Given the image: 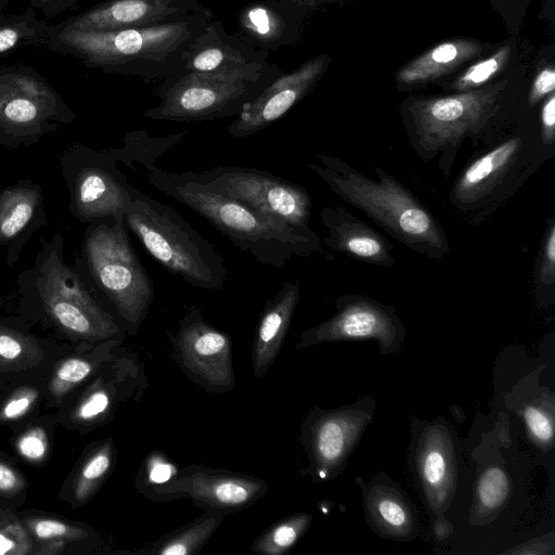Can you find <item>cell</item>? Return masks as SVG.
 <instances>
[{
	"instance_id": "obj_44",
	"label": "cell",
	"mask_w": 555,
	"mask_h": 555,
	"mask_svg": "<svg viewBox=\"0 0 555 555\" xmlns=\"http://www.w3.org/2000/svg\"><path fill=\"white\" fill-rule=\"evenodd\" d=\"M541 141L543 144H553L555 141V94L546 96L541 109Z\"/></svg>"
},
{
	"instance_id": "obj_34",
	"label": "cell",
	"mask_w": 555,
	"mask_h": 555,
	"mask_svg": "<svg viewBox=\"0 0 555 555\" xmlns=\"http://www.w3.org/2000/svg\"><path fill=\"white\" fill-rule=\"evenodd\" d=\"M511 54L509 46L501 47L487 59L473 64L463 72L453 81L452 89L461 92L483 87L506 66Z\"/></svg>"
},
{
	"instance_id": "obj_42",
	"label": "cell",
	"mask_w": 555,
	"mask_h": 555,
	"mask_svg": "<svg viewBox=\"0 0 555 555\" xmlns=\"http://www.w3.org/2000/svg\"><path fill=\"white\" fill-rule=\"evenodd\" d=\"M36 393L34 390H22L16 392L8 400L1 411V416L5 420H16L28 412L35 402Z\"/></svg>"
},
{
	"instance_id": "obj_29",
	"label": "cell",
	"mask_w": 555,
	"mask_h": 555,
	"mask_svg": "<svg viewBox=\"0 0 555 555\" xmlns=\"http://www.w3.org/2000/svg\"><path fill=\"white\" fill-rule=\"evenodd\" d=\"M311 521L312 516L305 512L280 519L255 539L251 550L260 555H283L294 547Z\"/></svg>"
},
{
	"instance_id": "obj_28",
	"label": "cell",
	"mask_w": 555,
	"mask_h": 555,
	"mask_svg": "<svg viewBox=\"0 0 555 555\" xmlns=\"http://www.w3.org/2000/svg\"><path fill=\"white\" fill-rule=\"evenodd\" d=\"M50 24L27 8L21 14H0V59L26 47L46 48Z\"/></svg>"
},
{
	"instance_id": "obj_16",
	"label": "cell",
	"mask_w": 555,
	"mask_h": 555,
	"mask_svg": "<svg viewBox=\"0 0 555 555\" xmlns=\"http://www.w3.org/2000/svg\"><path fill=\"white\" fill-rule=\"evenodd\" d=\"M152 489L157 495L188 496L206 511L229 514L255 504L266 495L269 486L257 477L220 468L189 465L178 469L168 482Z\"/></svg>"
},
{
	"instance_id": "obj_47",
	"label": "cell",
	"mask_w": 555,
	"mask_h": 555,
	"mask_svg": "<svg viewBox=\"0 0 555 555\" xmlns=\"http://www.w3.org/2000/svg\"><path fill=\"white\" fill-rule=\"evenodd\" d=\"M81 0H29L35 10H39L46 17L54 18L65 11L74 8Z\"/></svg>"
},
{
	"instance_id": "obj_11",
	"label": "cell",
	"mask_w": 555,
	"mask_h": 555,
	"mask_svg": "<svg viewBox=\"0 0 555 555\" xmlns=\"http://www.w3.org/2000/svg\"><path fill=\"white\" fill-rule=\"evenodd\" d=\"M184 173L212 191L289 224L309 228L312 199L301 185L266 170L243 166H218L202 172Z\"/></svg>"
},
{
	"instance_id": "obj_2",
	"label": "cell",
	"mask_w": 555,
	"mask_h": 555,
	"mask_svg": "<svg viewBox=\"0 0 555 555\" xmlns=\"http://www.w3.org/2000/svg\"><path fill=\"white\" fill-rule=\"evenodd\" d=\"M146 179L156 190L206 219L234 246L259 263L282 269L293 258H307L321 250L319 235L212 191L182 173H172L146 163Z\"/></svg>"
},
{
	"instance_id": "obj_19",
	"label": "cell",
	"mask_w": 555,
	"mask_h": 555,
	"mask_svg": "<svg viewBox=\"0 0 555 555\" xmlns=\"http://www.w3.org/2000/svg\"><path fill=\"white\" fill-rule=\"evenodd\" d=\"M268 57V51L256 48L238 34L227 33L221 22L211 20L185 53L182 70L255 74L270 64Z\"/></svg>"
},
{
	"instance_id": "obj_30",
	"label": "cell",
	"mask_w": 555,
	"mask_h": 555,
	"mask_svg": "<svg viewBox=\"0 0 555 555\" xmlns=\"http://www.w3.org/2000/svg\"><path fill=\"white\" fill-rule=\"evenodd\" d=\"M184 134L181 132L166 137H150L143 130L131 131L125 135L122 146L115 149V152L119 163L134 171V163L140 166L155 163L158 157L177 145Z\"/></svg>"
},
{
	"instance_id": "obj_46",
	"label": "cell",
	"mask_w": 555,
	"mask_h": 555,
	"mask_svg": "<svg viewBox=\"0 0 555 555\" xmlns=\"http://www.w3.org/2000/svg\"><path fill=\"white\" fill-rule=\"evenodd\" d=\"M24 487L25 482L20 473L0 459V494H17Z\"/></svg>"
},
{
	"instance_id": "obj_49",
	"label": "cell",
	"mask_w": 555,
	"mask_h": 555,
	"mask_svg": "<svg viewBox=\"0 0 555 555\" xmlns=\"http://www.w3.org/2000/svg\"><path fill=\"white\" fill-rule=\"evenodd\" d=\"M289 1H293L296 4L301 5V7L306 8V9H308V8L314 7V5L319 4V3L326 2L327 0H289Z\"/></svg>"
},
{
	"instance_id": "obj_8",
	"label": "cell",
	"mask_w": 555,
	"mask_h": 555,
	"mask_svg": "<svg viewBox=\"0 0 555 555\" xmlns=\"http://www.w3.org/2000/svg\"><path fill=\"white\" fill-rule=\"evenodd\" d=\"M282 73L272 63L255 74L181 70L162 80L156 90L160 102L144 111L143 117L165 121L228 118L237 115Z\"/></svg>"
},
{
	"instance_id": "obj_39",
	"label": "cell",
	"mask_w": 555,
	"mask_h": 555,
	"mask_svg": "<svg viewBox=\"0 0 555 555\" xmlns=\"http://www.w3.org/2000/svg\"><path fill=\"white\" fill-rule=\"evenodd\" d=\"M30 541L15 520H0V555L28 553Z\"/></svg>"
},
{
	"instance_id": "obj_15",
	"label": "cell",
	"mask_w": 555,
	"mask_h": 555,
	"mask_svg": "<svg viewBox=\"0 0 555 555\" xmlns=\"http://www.w3.org/2000/svg\"><path fill=\"white\" fill-rule=\"evenodd\" d=\"M409 461L429 513L444 515L459 479V449L451 426L441 417L415 421Z\"/></svg>"
},
{
	"instance_id": "obj_21",
	"label": "cell",
	"mask_w": 555,
	"mask_h": 555,
	"mask_svg": "<svg viewBox=\"0 0 555 555\" xmlns=\"http://www.w3.org/2000/svg\"><path fill=\"white\" fill-rule=\"evenodd\" d=\"M320 217L327 232L324 243L332 250L370 264H395L390 242L344 206H324Z\"/></svg>"
},
{
	"instance_id": "obj_9",
	"label": "cell",
	"mask_w": 555,
	"mask_h": 555,
	"mask_svg": "<svg viewBox=\"0 0 555 555\" xmlns=\"http://www.w3.org/2000/svg\"><path fill=\"white\" fill-rule=\"evenodd\" d=\"M74 118L69 105L38 70L21 63L0 66V144H33Z\"/></svg>"
},
{
	"instance_id": "obj_4",
	"label": "cell",
	"mask_w": 555,
	"mask_h": 555,
	"mask_svg": "<svg viewBox=\"0 0 555 555\" xmlns=\"http://www.w3.org/2000/svg\"><path fill=\"white\" fill-rule=\"evenodd\" d=\"M127 228L165 269L190 285L208 291L223 288L228 270L222 256L172 207L127 185Z\"/></svg>"
},
{
	"instance_id": "obj_43",
	"label": "cell",
	"mask_w": 555,
	"mask_h": 555,
	"mask_svg": "<svg viewBox=\"0 0 555 555\" xmlns=\"http://www.w3.org/2000/svg\"><path fill=\"white\" fill-rule=\"evenodd\" d=\"M25 339L16 332L0 326V359L3 361H14L18 359L24 351Z\"/></svg>"
},
{
	"instance_id": "obj_22",
	"label": "cell",
	"mask_w": 555,
	"mask_h": 555,
	"mask_svg": "<svg viewBox=\"0 0 555 555\" xmlns=\"http://www.w3.org/2000/svg\"><path fill=\"white\" fill-rule=\"evenodd\" d=\"M305 9L289 0L253 1L237 14V34L268 52L295 44L300 38V18Z\"/></svg>"
},
{
	"instance_id": "obj_24",
	"label": "cell",
	"mask_w": 555,
	"mask_h": 555,
	"mask_svg": "<svg viewBox=\"0 0 555 555\" xmlns=\"http://www.w3.org/2000/svg\"><path fill=\"white\" fill-rule=\"evenodd\" d=\"M46 223L43 194L39 185L24 181L0 190V247L10 248L13 267L23 243Z\"/></svg>"
},
{
	"instance_id": "obj_36",
	"label": "cell",
	"mask_w": 555,
	"mask_h": 555,
	"mask_svg": "<svg viewBox=\"0 0 555 555\" xmlns=\"http://www.w3.org/2000/svg\"><path fill=\"white\" fill-rule=\"evenodd\" d=\"M115 393L116 389L111 390L109 385L98 384L77 406L76 418L81 423H93L105 416L112 408Z\"/></svg>"
},
{
	"instance_id": "obj_35",
	"label": "cell",
	"mask_w": 555,
	"mask_h": 555,
	"mask_svg": "<svg viewBox=\"0 0 555 555\" xmlns=\"http://www.w3.org/2000/svg\"><path fill=\"white\" fill-rule=\"evenodd\" d=\"M26 522V521H25ZM27 528L38 541L64 544V541L78 540L86 534L80 528L73 527L62 520L47 517L28 519Z\"/></svg>"
},
{
	"instance_id": "obj_37",
	"label": "cell",
	"mask_w": 555,
	"mask_h": 555,
	"mask_svg": "<svg viewBox=\"0 0 555 555\" xmlns=\"http://www.w3.org/2000/svg\"><path fill=\"white\" fill-rule=\"evenodd\" d=\"M535 283L539 291L550 287L555 283V221L552 218L545 231L540 250Z\"/></svg>"
},
{
	"instance_id": "obj_38",
	"label": "cell",
	"mask_w": 555,
	"mask_h": 555,
	"mask_svg": "<svg viewBox=\"0 0 555 555\" xmlns=\"http://www.w3.org/2000/svg\"><path fill=\"white\" fill-rule=\"evenodd\" d=\"M92 370V363L86 359H67L57 367L53 385L59 390L68 389L86 379Z\"/></svg>"
},
{
	"instance_id": "obj_10",
	"label": "cell",
	"mask_w": 555,
	"mask_h": 555,
	"mask_svg": "<svg viewBox=\"0 0 555 555\" xmlns=\"http://www.w3.org/2000/svg\"><path fill=\"white\" fill-rule=\"evenodd\" d=\"M115 149L94 151L77 144L61 160L72 214L82 222L125 221L129 181L117 167Z\"/></svg>"
},
{
	"instance_id": "obj_40",
	"label": "cell",
	"mask_w": 555,
	"mask_h": 555,
	"mask_svg": "<svg viewBox=\"0 0 555 555\" xmlns=\"http://www.w3.org/2000/svg\"><path fill=\"white\" fill-rule=\"evenodd\" d=\"M17 452L28 461H40L48 450V440L44 431L33 428L24 433L16 442Z\"/></svg>"
},
{
	"instance_id": "obj_17",
	"label": "cell",
	"mask_w": 555,
	"mask_h": 555,
	"mask_svg": "<svg viewBox=\"0 0 555 555\" xmlns=\"http://www.w3.org/2000/svg\"><path fill=\"white\" fill-rule=\"evenodd\" d=\"M330 62L327 54H321L292 72L282 73L243 106L227 127L228 133L234 138H246L280 119L317 86Z\"/></svg>"
},
{
	"instance_id": "obj_18",
	"label": "cell",
	"mask_w": 555,
	"mask_h": 555,
	"mask_svg": "<svg viewBox=\"0 0 555 555\" xmlns=\"http://www.w3.org/2000/svg\"><path fill=\"white\" fill-rule=\"evenodd\" d=\"M193 14L214 15L197 0H105L56 25L93 31L120 30L156 26Z\"/></svg>"
},
{
	"instance_id": "obj_3",
	"label": "cell",
	"mask_w": 555,
	"mask_h": 555,
	"mask_svg": "<svg viewBox=\"0 0 555 555\" xmlns=\"http://www.w3.org/2000/svg\"><path fill=\"white\" fill-rule=\"evenodd\" d=\"M309 168L343 201L361 210L405 247L428 258L449 253L447 235L417 197L400 181L374 167L375 178L362 175L345 160L317 155Z\"/></svg>"
},
{
	"instance_id": "obj_12",
	"label": "cell",
	"mask_w": 555,
	"mask_h": 555,
	"mask_svg": "<svg viewBox=\"0 0 555 555\" xmlns=\"http://www.w3.org/2000/svg\"><path fill=\"white\" fill-rule=\"evenodd\" d=\"M374 411L375 399L365 396L337 409L314 406L306 414L300 439L313 482L334 479L345 470Z\"/></svg>"
},
{
	"instance_id": "obj_32",
	"label": "cell",
	"mask_w": 555,
	"mask_h": 555,
	"mask_svg": "<svg viewBox=\"0 0 555 555\" xmlns=\"http://www.w3.org/2000/svg\"><path fill=\"white\" fill-rule=\"evenodd\" d=\"M512 485L505 469L492 465L477 479L474 504L480 515L499 512L511 495Z\"/></svg>"
},
{
	"instance_id": "obj_48",
	"label": "cell",
	"mask_w": 555,
	"mask_h": 555,
	"mask_svg": "<svg viewBox=\"0 0 555 555\" xmlns=\"http://www.w3.org/2000/svg\"><path fill=\"white\" fill-rule=\"evenodd\" d=\"M434 535L439 539H446L453 532V526L446 519L444 515H438L433 520Z\"/></svg>"
},
{
	"instance_id": "obj_13",
	"label": "cell",
	"mask_w": 555,
	"mask_h": 555,
	"mask_svg": "<svg viewBox=\"0 0 555 555\" xmlns=\"http://www.w3.org/2000/svg\"><path fill=\"white\" fill-rule=\"evenodd\" d=\"M332 317L300 334L298 349L323 343L359 340H375L384 356L401 349L406 331L395 307L359 294L338 297Z\"/></svg>"
},
{
	"instance_id": "obj_1",
	"label": "cell",
	"mask_w": 555,
	"mask_h": 555,
	"mask_svg": "<svg viewBox=\"0 0 555 555\" xmlns=\"http://www.w3.org/2000/svg\"><path fill=\"white\" fill-rule=\"evenodd\" d=\"M214 15L193 14L165 24L120 30H81L50 25L47 49L104 74L146 82L180 73L184 56Z\"/></svg>"
},
{
	"instance_id": "obj_20",
	"label": "cell",
	"mask_w": 555,
	"mask_h": 555,
	"mask_svg": "<svg viewBox=\"0 0 555 555\" xmlns=\"http://www.w3.org/2000/svg\"><path fill=\"white\" fill-rule=\"evenodd\" d=\"M367 524L379 537L410 541L420 533L416 509L403 489L384 473L360 482Z\"/></svg>"
},
{
	"instance_id": "obj_23",
	"label": "cell",
	"mask_w": 555,
	"mask_h": 555,
	"mask_svg": "<svg viewBox=\"0 0 555 555\" xmlns=\"http://www.w3.org/2000/svg\"><path fill=\"white\" fill-rule=\"evenodd\" d=\"M522 146V139L511 138L475 159L454 182L452 204L462 209L482 204L512 172Z\"/></svg>"
},
{
	"instance_id": "obj_41",
	"label": "cell",
	"mask_w": 555,
	"mask_h": 555,
	"mask_svg": "<svg viewBox=\"0 0 555 555\" xmlns=\"http://www.w3.org/2000/svg\"><path fill=\"white\" fill-rule=\"evenodd\" d=\"M555 89V70L553 65L546 66L541 69L531 86L528 101L530 106L537 105L548 94L553 93Z\"/></svg>"
},
{
	"instance_id": "obj_50",
	"label": "cell",
	"mask_w": 555,
	"mask_h": 555,
	"mask_svg": "<svg viewBox=\"0 0 555 555\" xmlns=\"http://www.w3.org/2000/svg\"><path fill=\"white\" fill-rule=\"evenodd\" d=\"M14 0H0V14L3 13L4 9Z\"/></svg>"
},
{
	"instance_id": "obj_25",
	"label": "cell",
	"mask_w": 555,
	"mask_h": 555,
	"mask_svg": "<svg viewBox=\"0 0 555 555\" xmlns=\"http://www.w3.org/2000/svg\"><path fill=\"white\" fill-rule=\"evenodd\" d=\"M299 297L298 280L285 281L279 293L266 301L251 349L255 377L263 376L280 354Z\"/></svg>"
},
{
	"instance_id": "obj_45",
	"label": "cell",
	"mask_w": 555,
	"mask_h": 555,
	"mask_svg": "<svg viewBox=\"0 0 555 555\" xmlns=\"http://www.w3.org/2000/svg\"><path fill=\"white\" fill-rule=\"evenodd\" d=\"M178 469L168 461L154 457L149 461L147 478L152 488L168 482Z\"/></svg>"
},
{
	"instance_id": "obj_6",
	"label": "cell",
	"mask_w": 555,
	"mask_h": 555,
	"mask_svg": "<svg viewBox=\"0 0 555 555\" xmlns=\"http://www.w3.org/2000/svg\"><path fill=\"white\" fill-rule=\"evenodd\" d=\"M75 267L134 334L154 299V284L132 246L126 222L105 219L90 223L79 266Z\"/></svg>"
},
{
	"instance_id": "obj_33",
	"label": "cell",
	"mask_w": 555,
	"mask_h": 555,
	"mask_svg": "<svg viewBox=\"0 0 555 555\" xmlns=\"http://www.w3.org/2000/svg\"><path fill=\"white\" fill-rule=\"evenodd\" d=\"M531 439L542 449L554 446V402L553 399L525 402L520 408Z\"/></svg>"
},
{
	"instance_id": "obj_26",
	"label": "cell",
	"mask_w": 555,
	"mask_h": 555,
	"mask_svg": "<svg viewBox=\"0 0 555 555\" xmlns=\"http://www.w3.org/2000/svg\"><path fill=\"white\" fill-rule=\"evenodd\" d=\"M482 46L473 39H453L441 42L402 66L396 74L401 87H415L434 81L479 56Z\"/></svg>"
},
{
	"instance_id": "obj_31",
	"label": "cell",
	"mask_w": 555,
	"mask_h": 555,
	"mask_svg": "<svg viewBox=\"0 0 555 555\" xmlns=\"http://www.w3.org/2000/svg\"><path fill=\"white\" fill-rule=\"evenodd\" d=\"M114 461V446L107 440L96 447L82 462L74 479L76 502L88 501L108 475Z\"/></svg>"
},
{
	"instance_id": "obj_5",
	"label": "cell",
	"mask_w": 555,
	"mask_h": 555,
	"mask_svg": "<svg viewBox=\"0 0 555 555\" xmlns=\"http://www.w3.org/2000/svg\"><path fill=\"white\" fill-rule=\"evenodd\" d=\"M17 284L23 300L36 302L54 325L70 335L101 340L120 333L77 268L66 264L60 234L41 242L34 267L20 274Z\"/></svg>"
},
{
	"instance_id": "obj_14",
	"label": "cell",
	"mask_w": 555,
	"mask_h": 555,
	"mask_svg": "<svg viewBox=\"0 0 555 555\" xmlns=\"http://www.w3.org/2000/svg\"><path fill=\"white\" fill-rule=\"evenodd\" d=\"M169 338L172 358L192 382L209 392L233 389L231 337L208 323L198 307H188L178 332Z\"/></svg>"
},
{
	"instance_id": "obj_27",
	"label": "cell",
	"mask_w": 555,
	"mask_h": 555,
	"mask_svg": "<svg viewBox=\"0 0 555 555\" xmlns=\"http://www.w3.org/2000/svg\"><path fill=\"white\" fill-rule=\"evenodd\" d=\"M228 513L207 509L189 524L167 533L144 548L153 555H192L198 553L220 526Z\"/></svg>"
},
{
	"instance_id": "obj_7",
	"label": "cell",
	"mask_w": 555,
	"mask_h": 555,
	"mask_svg": "<svg viewBox=\"0 0 555 555\" xmlns=\"http://www.w3.org/2000/svg\"><path fill=\"white\" fill-rule=\"evenodd\" d=\"M507 82L410 102L405 125L416 155L425 162L440 155L439 167L448 175L462 142L479 134L496 115Z\"/></svg>"
}]
</instances>
